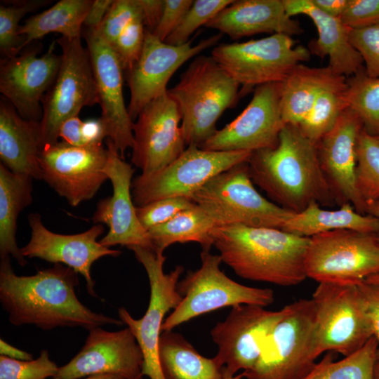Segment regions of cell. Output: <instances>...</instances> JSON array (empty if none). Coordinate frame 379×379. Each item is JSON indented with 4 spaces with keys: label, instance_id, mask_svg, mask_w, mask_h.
Segmentation results:
<instances>
[{
    "label": "cell",
    "instance_id": "13",
    "mask_svg": "<svg viewBox=\"0 0 379 379\" xmlns=\"http://www.w3.org/2000/svg\"><path fill=\"white\" fill-rule=\"evenodd\" d=\"M318 352L347 356L373 336L357 284L319 283L312 295Z\"/></svg>",
    "mask_w": 379,
    "mask_h": 379
},
{
    "label": "cell",
    "instance_id": "55",
    "mask_svg": "<svg viewBox=\"0 0 379 379\" xmlns=\"http://www.w3.org/2000/svg\"><path fill=\"white\" fill-rule=\"evenodd\" d=\"M80 379H125L121 376L111 374L93 375Z\"/></svg>",
    "mask_w": 379,
    "mask_h": 379
},
{
    "label": "cell",
    "instance_id": "17",
    "mask_svg": "<svg viewBox=\"0 0 379 379\" xmlns=\"http://www.w3.org/2000/svg\"><path fill=\"white\" fill-rule=\"evenodd\" d=\"M55 41L39 55L41 45L34 43L18 55L1 58L0 92L25 119L41 122V102L53 85L61 64L55 52Z\"/></svg>",
    "mask_w": 379,
    "mask_h": 379
},
{
    "label": "cell",
    "instance_id": "28",
    "mask_svg": "<svg viewBox=\"0 0 379 379\" xmlns=\"http://www.w3.org/2000/svg\"><path fill=\"white\" fill-rule=\"evenodd\" d=\"M345 86L346 77L328 66L296 65L281 81V111L284 124L298 125L323 93L342 91Z\"/></svg>",
    "mask_w": 379,
    "mask_h": 379
},
{
    "label": "cell",
    "instance_id": "10",
    "mask_svg": "<svg viewBox=\"0 0 379 379\" xmlns=\"http://www.w3.org/2000/svg\"><path fill=\"white\" fill-rule=\"evenodd\" d=\"M305 268L318 283L358 284L379 274L375 233L338 230L310 238Z\"/></svg>",
    "mask_w": 379,
    "mask_h": 379
},
{
    "label": "cell",
    "instance_id": "18",
    "mask_svg": "<svg viewBox=\"0 0 379 379\" xmlns=\"http://www.w3.org/2000/svg\"><path fill=\"white\" fill-rule=\"evenodd\" d=\"M131 162L141 175L169 165L185 149L179 109L168 91L147 104L133 124Z\"/></svg>",
    "mask_w": 379,
    "mask_h": 379
},
{
    "label": "cell",
    "instance_id": "20",
    "mask_svg": "<svg viewBox=\"0 0 379 379\" xmlns=\"http://www.w3.org/2000/svg\"><path fill=\"white\" fill-rule=\"evenodd\" d=\"M86 41L96 85L101 119L109 138L124 159L125 151L134 142V121L129 116L124 94V69L112 46L103 38L99 29L85 28Z\"/></svg>",
    "mask_w": 379,
    "mask_h": 379
},
{
    "label": "cell",
    "instance_id": "50",
    "mask_svg": "<svg viewBox=\"0 0 379 379\" xmlns=\"http://www.w3.org/2000/svg\"><path fill=\"white\" fill-rule=\"evenodd\" d=\"M82 122L78 116L67 119L60 128L58 138L74 146H86L81 132Z\"/></svg>",
    "mask_w": 379,
    "mask_h": 379
},
{
    "label": "cell",
    "instance_id": "36",
    "mask_svg": "<svg viewBox=\"0 0 379 379\" xmlns=\"http://www.w3.org/2000/svg\"><path fill=\"white\" fill-rule=\"evenodd\" d=\"M355 184L366 206L379 200V141L364 129L357 142Z\"/></svg>",
    "mask_w": 379,
    "mask_h": 379
},
{
    "label": "cell",
    "instance_id": "49",
    "mask_svg": "<svg viewBox=\"0 0 379 379\" xmlns=\"http://www.w3.org/2000/svg\"><path fill=\"white\" fill-rule=\"evenodd\" d=\"M81 132L86 146L100 145L103 139L107 138L105 126L100 117L83 121Z\"/></svg>",
    "mask_w": 379,
    "mask_h": 379
},
{
    "label": "cell",
    "instance_id": "23",
    "mask_svg": "<svg viewBox=\"0 0 379 379\" xmlns=\"http://www.w3.org/2000/svg\"><path fill=\"white\" fill-rule=\"evenodd\" d=\"M31 230L29 242L21 253L25 258H37L54 264H63L81 274L86 281V288L92 297H98L95 282L91 274L93 264L104 256L117 257L118 250L102 246L97 239L104 231L101 224L74 234H61L48 230L38 213L28 215Z\"/></svg>",
    "mask_w": 379,
    "mask_h": 379
},
{
    "label": "cell",
    "instance_id": "42",
    "mask_svg": "<svg viewBox=\"0 0 379 379\" xmlns=\"http://www.w3.org/2000/svg\"><path fill=\"white\" fill-rule=\"evenodd\" d=\"M138 18L142 16L136 0H114L98 29L103 38L112 45L128 25Z\"/></svg>",
    "mask_w": 379,
    "mask_h": 379
},
{
    "label": "cell",
    "instance_id": "52",
    "mask_svg": "<svg viewBox=\"0 0 379 379\" xmlns=\"http://www.w3.org/2000/svg\"><path fill=\"white\" fill-rule=\"evenodd\" d=\"M313 4L325 14L340 19L347 0H311Z\"/></svg>",
    "mask_w": 379,
    "mask_h": 379
},
{
    "label": "cell",
    "instance_id": "38",
    "mask_svg": "<svg viewBox=\"0 0 379 379\" xmlns=\"http://www.w3.org/2000/svg\"><path fill=\"white\" fill-rule=\"evenodd\" d=\"M47 0L13 1L0 5V52L3 58L20 52L24 39L18 34L21 19L28 13L47 5Z\"/></svg>",
    "mask_w": 379,
    "mask_h": 379
},
{
    "label": "cell",
    "instance_id": "19",
    "mask_svg": "<svg viewBox=\"0 0 379 379\" xmlns=\"http://www.w3.org/2000/svg\"><path fill=\"white\" fill-rule=\"evenodd\" d=\"M281 82L254 88L243 112L206 141L200 148L211 151L255 152L278 142L285 124L281 111Z\"/></svg>",
    "mask_w": 379,
    "mask_h": 379
},
{
    "label": "cell",
    "instance_id": "33",
    "mask_svg": "<svg viewBox=\"0 0 379 379\" xmlns=\"http://www.w3.org/2000/svg\"><path fill=\"white\" fill-rule=\"evenodd\" d=\"M213 220L198 206L181 211L168 222L147 230L152 251L159 254L175 243L197 242L203 249L213 245Z\"/></svg>",
    "mask_w": 379,
    "mask_h": 379
},
{
    "label": "cell",
    "instance_id": "26",
    "mask_svg": "<svg viewBox=\"0 0 379 379\" xmlns=\"http://www.w3.org/2000/svg\"><path fill=\"white\" fill-rule=\"evenodd\" d=\"M290 17L305 15L316 26L318 37L310 42L311 54L328 57L329 67L335 74L349 77L364 67L361 56L352 45V30L340 19L331 17L317 8L311 0H283Z\"/></svg>",
    "mask_w": 379,
    "mask_h": 379
},
{
    "label": "cell",
    "instance_id": "56",
    "mask_svg": "<svg viewBox=\"0 0 379 379\" xmlns=\"http://www.w3.org/2000/svg\"><path fill=\"white\" fill-rule=\"evenodd\" d=\"M365 281L368 283L379 284V274L371 276L368 277Z\"/></svg>",
    "mask_w": 379,
    "mask_h": 379
},
{
    "label": "cell",
    "instance_id": "47",
    "mask_svg": "<svg viewBox=\"0 0 379 379\" xmlns=\"http://www.w3.org/2000/svg\"><path fill=\"white\" fill-rule=\"evenodd\" d=\"M357 286L372 326L373 336L378 343L377 361L379 362V284L364 280L358 283Z\"/></svg>",
    "mask_w": 379,
    "mask_h": 379
},
{
    "label": "cell",
    "instance_id": "16",
    "mask_svg": "<svg viewBox=\"0 0 379 379\" xmlns=\"http://www.w3.org/2000/svg\"><path fill=\"white\" fill-rule=\"evenodd\" d=\"M284 314V307L277 311L253 305L232 307L210 332L218 348L215 357L224 367L223 376H234L254 366L267 336Z\"/></svg>",
    "mask_w": 379,
    "mask_h": 379
},
{
    "label": "cell",
    "instance_id": "14",
    "mask_svg": "<svg viewBox=\"0 0 379 379\" xmlns=\"http://www.w3.org/2000/svg\"><path fill=\"white\" fill-rule=\"evenodd\" d=\"M108 149L74 146L63 141L45 145L39 156L44 180L72 206L92 199L108 179Z\"/></svg>",
    "mask_w": 379,
    "mask_h": 379
},
{
    "label": "cell",
    "instance_id": "40",
    "mask_svg": "<svg viewBox=\"0 0 379 379\" xmlns=\"http://www.w3.org/2000/svg\"><path fill=\"white\" fill-rule=\"evenodd\" d=\"M59 367L51 359L46 350L41 351L37 359L29 361L12 359L0 356V379L53 378Z\"/></svg>",
    "mask_w": 379,
    "mask_h": 379
},
{
    "label": "cell",
    "instance_id": "27",
    "mask_svg": "<svg viewBox=\"0 0 379 379\" xmlns=\"http://www.w3.org/2000/svg\"><path fill=\"white\" fill-rule=\"evenodd\" d=\"M40 122L23 119L4 97L0 100V158L15 173L42 180L39 156L44 148Z\"/></svg>",
    "mask_w": 379,
    "mask_h": 379
},
{
    "label": "cell",
    "instance_id": "12",
    "mask_svg": "<svg viewBox=\"0 0 379 379\" xmlns=\"http://www.w3.org/2000/svg\"><path fill=\"white\" fill-rule=\"evenodd\" d=\"M251 152L211 151L190 145L172 163L148 175H140L132 182L134 205L141 206L169 197L192 195L209 180L241 163Z\"/></svg>",
    "mask_w": 379,
    "mask_h": 379
},
{
    "label": "cell",
    "instance_id": "5",
    "mask_svg": "<svg viewBox=\"0 0 379 379\" xmlns=\"http://www.w3.org/2000/svg\"><path fill=\"white\" fill-rule=\"evenodd\" d=\"M263 345L246 379H303L312 369L318 352L316 309L312 299H300L286 306Z\"/></svg>",
    "mask_w": 379,
    "mask_h": 379
},
{
    "label": "cell",
    "instance_id": "4",
    "mask_svg": "<svg viewBox=\"0 0 379 379\" xmlns=\"http://www.w3.org/2000/svg\"><path fill=\"white\" fill-rule=\"evenodd\" d=\"M240 85L211 56L194 58L168 93L180 115L186 145L201 147L218 131V120L237 104Z\"/></svg>",
    "mask_w": 379,
    "mask_h": 379
},
{
    "label": "cell",
    "instance_id": "25",
    "mask_svg": "<svg viewBox=\"0 0 379 379\" xmlns=\"http://www.w3.org/2000/svg\"><path fill=\"white\" fill-rule=\"evenodd\" d=\"M205 27L233 40L261 33L292 36L303 32L299 22L287 14L283 0H234Z\"/></svg>",
    "mask_w": 379,
    "mask_h": 379
},
{
    "label": "cell",
    "instance_id": "57",
    "mask_svg": "<svg viewBox=\"0 0 379 379\" xmlns=\"http://www.w3.org/2000/svg\"><path fill=\"white\" fill-rule=\"evenodd\" d=\"M374 379H379V362L376 361L374 367Z\"/></svg>",
    "mask_w": 379,
    "mask_h": 379
},
{
    "label": "cell",
    "instance_id": "58",
    "mask_svg": "<svg viewBox=\"0 0 379 379\" xmlns=\"http://www.w3.org/2000/svg\"><path fill=\"white\" fill-rule=\"evenodd\" d=\"M243 378H244V375L242 372L239 374H237L231 377L223 376V379H243Z\"/></svg>",
    "mask_w": 379,
    "mask_h": 379
},
{
    "label": "cell",
    "instance_id": "1",
    "mask_svg": "<svg viewBox=\"0 0 379 379\" xmlns=\"http://www.w3.org/2000/svg\"><path fill=\"white\" fill-rule=\"evenodd\" d=\"M78 273L62 264L18 276L11 257L1 258L0 302L13 326L33 325L44 331L81 327L88 331L103 325L121 326V320L91 310L76 295Z\"/></svg>",
    "mask_w": 379,
    "mask_h": 379
},
{
    "label": "cell",
    "instance_id": "31",
    "mask_svg": "<svg viewBox=\"0 0 379 379\" xmlns=\"http://www.w3.org/2000/svg\"><path fill=\"white\" fill-rule=\"evenodd\" d=\"M159 359L166 379H223V366L215 357L199 354L181 334L163 331L159 343Z\"/></svg>",
    "mask_w": 379,
    "mask_h": 379
},
{
    "label": "cell",
    "instance_id": "30",
    "mask_svg": "<svg viewBox=\"0 0 379 379\" xmlns=\"http://www.w3.org/2000/svg\"><path fill=\"white\" fill-rule=\"evenodd\" d=\"M32 179L0 164V257L12 256L21 266L27 260L16 242L17 219L32 202Z\"/></svg>",
    "mask_w": 379,
    "mask_h": 379
},
{
    "label": "cell",
    "instance_id": "15",
    "mask_svg": "<svg viewBox=\"0 0 379 379\" xmlns=\"http://www.w3.org/2000/svg\"><path fill=\"white\" fill-rule=\"evenodd\" d=\"M222 36L218 33L194 46L192 39L175 46L161 41L145 29L141 55L135 65L125 72L130 90L128 111L131 119L134 121L147 104L168 91L170 79L184 63L215 46Z\"/></svg>",
    "mask_w": 379,
    "mask_h": 379
},
{
    "label": "cell",
    "instance_id": "59",
    "mask_svg": "<svg viewBox=\"0 0 379 379\" xmlns=\"http://www.w3.org/2000/svg\"><path fill=\"white\" fill-rule=\"evenodd\" d=\"M376 234H377L378 239L379 240V232Z\"/></svg>",
    "mask_w": 379,
    "mask_h": 379
},
{
    "label": "cell",
    "instance_id": "21",
    "mask_svg": "<svg viewBox=\"0 0 379 379\" xmlns=\"http://www.w3.org/2000/svg\"><path fill=\"white\" fill-rule=\"evenodd\" d=\"M143 356L128 327L108 331L100 327L88 331L81 350L59 367L53 379H80L111 374L125 379H142Z\"/></svg>",
    "mask_w": 379,
    "mask_h": 379
},
{
    "label": "cell",
    "instance_id": "43",
    "mask_svg": "<svg viewBox=\"0 0 379 379\" xmlns=\"http://www.w3.org/2000/svg\"><path fill=\"white\" fill-rule=\"evenodd\" d=\"M145 27L142 18L131 22L111 45L117 54L124 72L138 60L143 49Z\"/></svg>",
    "mask_w": 379,
    "mask_h": 379
},
{
    "label": "cell",
    "instance_id": "34",
    "mask_svg": "<svg viewBox=\"0 0 379 379\" xmlns=\"http://www.w3.org/2000/svg\"><path fill=\"white\" fill-rule=\"evenodd\" d=\"M378 343L373 336L356 352L334 361V352H327L303 379H374Z\"/></svg>",
    "mask_w": 379,
    "mask_h": 379
},
{
    "label": "cell",
    "instance_id": "7",
    "mask_svg": "<svg viewBox=\"0 0 379 379\" xmlns=\"http://www.w3.org/2000/svg\"><path fill=\"white\" fill-rule=\"evenodd\" d=\"M200 256V267L179 281L177 288L182 300L166 317L162 332L173 331L194 318L223 307L240 305L266 307L273 303L272 289L248 286L227 277L220 270L222 262L219 255L203 249Z\"/></svg>",
    "mask_w": 379,
    "mask_h": 379
},
{
    "label": "cell",
    "instance_id": "35",
    "mask_svg": "<svg viewBox=\"0 0 379 379\" xmlns=\"http://www.w3.org/2000/svg\"><path fill=\"white\" fill-rule=\"evenodd\" d=\"M343 93L347 107L360 118L364 129L379 136V77L368 76L364 67L346 78Z\"/></svg>",
    "mask_w": 379,
    "mask_h": 379
},
{
    "label": "cell",
    "instance_id": "51",
    "mask_svg": "<svg viewBox=\"0 0 379 379\" xmlns=\"http://www.w3.org/2000/svg\"><path fill=\"white\" fill-rule=\"evenodd\" d=\"M114 0H93L84 22L88 29H98Z\"/></svg>",
    "mask_w": 379,
    "mask_h": 379
},
{
    "label": "cell",
    "instance_id": "37",
    "mask_svg": "<svg viewBox=\"0 0 379 379\" xmlns=\"http://www.w3.org/2000/svg\"><path fill=\"white\" fill-rule=\"evenodd\" d=\"M344 91L323 93L298 125L303 135L313 143L317 145L333 128L343 112L347 108Z\"/></svg>",
    "mask_w": 379,
    "mask_h": 379
},
{
    "label": "cell",
    "instance_id": "48",
    "mask_svg": "<svg viewBox=\"0 0 379 379\" xmlns=\"http://www.w3.org/2000/svg\"><path fill=\"white\" fill-rule=\"evenodd\" d=\"M145 27L153 32L161 18L164 0H136Z\"/></svg>",
    "mask_w": 379,
    "mask_h": 379
},
{
    "label": "cell",
    "instance_id": "11",
    "mask_svg": "<svg viewBox=\"0 0 379 379\" xmlns=\"http://www.w3.org/2000/svg\"><path fill=\"white\" fill-rule=\"evenodd\" d=\"M56 42L62 51L61 64L41 102L40 125L44 146L59 141V130L65 121L77 117L83 107L98 103L90 56L81 38L61 36Z\"/></svg>",
    "mask_w": 379,
    "mask_h": 379
},
{
    "label": "cell",
    "instance_id": "53",
    "mask_svg": "<svg viewBox=\"0 0 379 379\" xmlns=\"http://www.w3.org/2000/svg\"><path fill=\"white\" fill-rule=\"evenodd\" d=\"M0 354L15 360L29 361L34 359L32 354L10 345L3 339L0 340Z\"/></svg>",
    "mask_w": 379,
    "mask_h": 379
},
{
    "label": "cell",
    "instance_id": "41",
    "mask_svg": "<svg viewBox=\"0 0 379 379\" xmlns=\"http://www.w3.org/2000/svg\"><path fill=\"white\" fill-rule=\"evenodd\" d=\"M195 204L185 197H169L158 199L135 208L137 217L147 231L162 225L178 213L192 207Z\"/></svg>",
    "mask_w": 379,
    "mask_h": 379
},
{
    "label": "cell",
    "instance_id": "2",
    "mask_svg": "<svg viewBox=\"0 0 379 379\" xmlns=\"http://www.w3.org/2000/svg\"><path fill=\"white\" fill-rule=\"evenodd\" d=\"M247 164L253 182L283 208L298 213L313 202L336 204L316 144L296 124H285L276 146L253 152Z\"/></svg>",
    "mask_w": 379,
    "mask_h": 379
},
{
    "label": "cell",
    "instance_id": "54",
    "mask_svg": "<svg viewBox=\"0 0 379 379\" xmlns=\"http://www.w3.org/2000/svg\"><path fill=\"white\" fill-rule=\"evenodd\" d=\"M366 214L379 219V200L367 204Z\"/></svg>",
    "mask_w": 379,
    "mask_h": 379
},
{
    "label": "cell",
    "instance_id": "39",
    "mask_svg": "<svg viewBox=\"0 0 379 379\" xmlns=\"http://www.w3.org/2000/svg\"><path fill=\"white\" fill-rule=\"evenodd\" d=\"M234 0H195L184 18L168 36L165 42L175 46L183 45L200 27L206 25Z\"/></svg>",
    "mask_w": 379,
    "mask_h": 379
},
{
    "label": "cell",
    "instance_id": "6",
    "mask_svg": "<svg viewBox=\"0 0 379 379\" xmlns=\"http://www.w3.org/2000/svg\"><path fill=\"white\" fill-rule=\"evenodd\" d=\"M190 199L213 220L215 227L244 225L281 229L294 213L267 199L256 190L247 161L214 176Z\"/></svg>",
    "mask_w": 379,
    "mask_h": 379
},
{
    "label": "cell",
    "instance_id": "8",
    "mask_svg": "<svg viewBox=\"0 0 379 379\" xmlns=\"http://www.w3.org/2000/svg\"><path fill=\"white\" fill-rule=\"evenodd\" d=\"M128 248L146 271L150 296L142 317L135 319L124 307L119 308V317L130 328L142 350V376L149 379H166L159 363V343L166 314L173 310L182 300L177 287L184 267L177 265L169 273H165L164 264L166 258L164 254L140 246Z\"/></svg>",
    "mask_w": 379,
    "mask_h": 379
},
{
    "label": "cell",
    "instance_id": "44",
    "mask_svg": "<svg viewBox=\"0 0 379 379\" xmlns=\"http://www.w3.org/2000/svg\"><path fill=\"white\" fill-rule=\"evenodd\" d=\"M350 39L363 59L366 74L379 77V25L352 29Z\"/></svg>",
    "mask_w": 379,
    "mask_h": 379
},
{
    "label": "cell",
    "instance_id": "45",
    "mask_svg": "<svg viewBox=\"0 0 379 379\" xmlns=\"http://www.w3.org/2000/svg\"><path fill=\"white\" fill-rule=\"evenodd\" d=\"M340 20L352 29L379 25V0H347Z\"/></svg>",
    "mask_w": 379,
    "mask_h": 379
},
{
    "label": "cell",
    "instance_id": "3",
    "mask_svg": "<svg viewBox=\"0 0 379 379\" xmlns=\"http://www.w3.org/2000/svg\"><path fill=\"white\" fill-rule=\"evenodd\" d=\"M211 234L222 262L243 279L293 286L307 278L308 237L244 225L215 227Z\"/></svg>",
    "mask_w": 379,
    "mask_h": 379
},
{
    "label": "cell",
    "instance_id": "32",
    "mask_svg": "<svg viewBox=\"0 0 379 379\" xmlns=\"http://www.w3.org/2000/svg\"><path fill=\"white\" fill-rule=\"evenodd\" d=\"M92 2V0H60L27 18L18 31L24 39L20 51L50 33H59L69 39L81 38L84 20Z\"/></svg>",
    "mask_w": 379,
    "mask_h": 379
},
{
    "label": "cell",
    "instance_id": "29",
    "mask_svg": "<svg viewBox=\"0 0 379 379\" xmlns=\"http://www.w3.org/2000/svg\"><path fill=\"white\" fill-rule=\"evenodd\" d=\"M281 230L308 238L338 230L377 234L379 219L358 213L350 204H343L335 210H327L313 202L302 211L294 213Z\"/></svg>",
    "mask_w": 379,
    "mask_h": 379
},
{
    "label": "cell",
    "instance_id": "24",
    "mask_svg": "<svg viewBox=\"0 0 379 379\" xmlns=\"http://www.w3.org/2000/svg\"><path fill=\"white\" fill-rule=\"evenodd\" d=\"M363 129L360 118L347 107L316 145L321 168L336 205L350 204L358 213L365 215L367 206L355 184L357 147Z\"/></svg>",
    "mask_w": 379,
    "mask_h": 379
},
{
    "label": "cell",
    "instance_id": "22",
    "mask_svg": "<svg viewBox=\"0 0 379 379\" xmlns=\"http://www.w3.org/2000/svg\"><path fill=\"white\" fill-rule=\"evenodd\" d=\"M107 148L108 158L105 171L112 182L113 193L98 203L92 217L93 223H104L109 227L99 242L107 248L121 245L128 248L140 246L152 250L147 231L138 220L132 198L134 169L121 157L109 138H107Z\"/></svg>",
    "mask_w": 379,
    "mask_h": 379
},
{
    "label": "cell",
    "instance_id": "46",
    "mask_svg": "<svg viewBox=\"0 0 379 379\" xmlns=\"http://www.w3.org/2000/svg\"><path fill=\"white\" fill-rule=\"evenodd\" d=\"M193 1V0H164L161 18L152 33L161 41H165L180 24Z\"/></svg>",
    "mask_w": 379,
    "mask_h": 379
},
{
    "label": "cell",
    "instance_id": "9",
    "mask_svg": "<svg viewBox=\"0 0 379 379\" xmlns=\"http://www.w3.org/2000/svg\"><path fill=\"white\" fill-rule=\"evenodd\" d=\"M295 43L291 36L274 34L220 44L212 50L211 57L242 86L240 94L245 93L253 87L281 82L296 65L310 60L309 49Z\"/></svg>",
    "mask_w": 379,
    "mask_h": 379
},
{
    "label": "cell",
    "instance_id": "60",
    "mask_svg": "<svg viewBox=\"0 0 379 379\" xmlns=\"http://www.w3.org/2000/svg\"><path fill=\"white\" fill-rule=\"evenodd\" d=\"M375 137L377 138V139H378V141H379V136H375Z\"/></svg>",
    "mask_w": 379,
    "mask_h": 379
}]
</instances>
